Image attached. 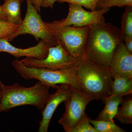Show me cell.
Here are the masks:
<instances>
[{
    "mask_svg": "<svg viewBox=\"0 0 132 132\" xmlns=\"http://www.w3.org/2000/svg\"><path fill=\"white\" fill-rule=\"evenodd\" d=\"M26 1L27 11L26 16L19 25L17 31L9 38L8 41H12L18 36L28 34L34 36L37 40L39 39L45 40L49 47L57 45L58 43L49 32L31 1Z\"/></svg>",
    "mask_w": 132,
    "mask_h": 132,
    "instance_id": "obj_6",
    "label": "cell"
},
{
    "mask_svg": "<svg viewBox=\"0 0 132 132\" xmlns=\"http://www.w3.org/2000/svg\"><path fill=\"white\" fill-rule=\"evenodd\" d=\"M93 100L90 95L72 87L71 95L64 102L65 111L58 121L65 132H71L83 119L86 108Z\"/></svg>",
    "mask_w": 132,
    "mask_h": 132,
    "instance_id": "obj_7",
    "label": "cell"
},
{
    "mask_svg": "<svg viewBox=\"0 0 132 132\" xmlns=\"http://www.w3.org/2000/svg\"><path fill=\"white\" fill-rule=\"evenodd\" d=\"M132 6V0H99L97 3V9L103 8H110L112 7H123Z\"/></svg>",
    "mask_w": 132,
    "mask_h": 132,
    "instance_id": "obj_19",
    "label": "cell"
},
{
    "mask_svg": "<svg viewBox=\"0 0 132 132\" xmlns=\"http://www.w3.org/2000/svg\"><path fill=\"white\" fill-rule=\"evenodd\" d=\"M24 0H21V3L23 2L24 1Z\"/></svg>",
    "mask_w": 132,
    "mask_h": 132,
    "instance_id": "obj_28",
    "label": "cell"
},
{
    "mask_svg": "<svg viewBox=\"0 0 132 132\" xmlns=\"http://www.w3.org/2000/svg\"><path fill=\"white\" fill-rule=\"evenodd\" d=\"M132 94L126 96L121 104V106L118 108L114 118H116L123 125L132 124Z\"/></svg>",
    "mask_w": 132,
    "mask_h": 132,
    "instance_id": "obj_15",
    "label": "cell"
},
{
    "mask_svg": "<svg viewBox=\"0 0 132 132\" xmlns=\"http://www.w3.org/2000/svg\"><path fill=\"white\" fill-rule=\"evenodd\" d=\"M45 23L57 42L69 54L77 59L84 58V47L89 26H64L61 20Z\"/></svg>",
    "mask_w": 132,
    "mask_h": 132,
    "instance_id": "obj_5",
    "label": "cell"
},
{
    "mask_svg": "<svg viewBox=\"0 0 132 132\" xmlns=\"http://www.w3.org/2000/svg\"><path fill=\"white\" fill-rule=\"evenodd\" d=\"M12 65L17 72L25 79L37 80L53 88H58V84H67L76 90L83 92L76 76V65L55 70L29 68L22 64L17 59L13 61Z\"/></svg>",
    "mask_w": 132,
    "mask_h": 132,
    "instance_id": "obj_4",
    "label": "cell"
},
{
    "mask_svg": "<svg viewBox=\"0 0 132 132\" xmlns=\"http://www.w3.org/2000/svg\"><path fill=\"white\" fill-rule=\"evenodd\" d=\"M69 4L68 15L65 19L61 20L64 26L83 27L105 22L104 15L110 10L109 8H103L88 12L80 5Z\"/></svg>",
    "mask_w": 132,
    "mask_h": 132,
    "instance_id": "obj_9",
    "label": "cell"
},
{
    "mask_svg": "<svg viewBox=\"0 0 132 132\" xmlns=\"http://www.w3.org/2000/svg\"><path fill=\"white\" fill-rule=\"evenodd\" d=\"M124 42L120 29L110 22L89 26L84 47V58L109 68L114 52Z\"/></svg>",
    "mask_w": 132,
    "mask_h": 132,
    "instance_id": "obj_1",
    "label": "cell"
},
{
    "mask_svg": "<svg viewBox=\"0 0 132 132\" xmlns=\"http://www.w3.org/2000/svg\"><path fill=\"white\" fill-rule=\"evenodd\" d=\"M21 0H4L1 6L10 24L19 25L22 21L21 14Z\"/></svg>",
    "mask_w": 132,
    "mask_h": 132,
    "instance_id": "obj_14",
    "label": "cell"
},
{
    "mask_svg": "<svg viewBox=\"0 0 132 132\" xmlns=\"http://www.w3.org/2000/svg\"><path fill=\"white\" fill-rule=\"evenodd\" d=\"M57 0H44L42 3L41 7H50L53 9L55 3Z\"/></svg>",
    "mask_w": 132,
    "mask_h": 132,
    "instance_id": "obj_24",
    "label": "cell"
},
{
    "mask_svg": "<svg viewBox=\"0 0 132 132\" xmlns=\"http://www.w3.org/2000/svg\"><path fill=\"white\" fill-rule=\"evenodd\" d=\"M1 94H0V103H1Z\"/></svg>",
    "mask_w": 132,
    "mask_h": 132,
    "instance_id": "obj_27",
    "label": "cell"
},
{
    "mask_svg": "<svg viewBox=\"0 0 132 132\" xmlns=\"http://www.w3.org/2000/svg\"><path fill=\"white\" fill-rule=\"evenodd\" d=\"M50 88L40 81L28 87L18 83L7 86L0 81V112H8L12 108L26 105L43 109L46 105Z\"/></svg>",
    "mask_w": 132,
    "mask_h": 132,
    "instance_id": "obj_3",
    "label": "cell"
},
{
    "mask_svg": "<svg viewBox=\"0 0 132 132\" xmlns=\"http://www.w3.org/2000/svg\"><path fill=\"white\" fill-rule=\"evenodd\" d=\"M55 93L49 94L45 107L42 112V119L39 122V132H47L53 114L57 107L71 95L72 87L67 84H61Z\"/></svg>",
    "mask_w": 132,
    "mask_h": 132,
    "instance_id": "obj_10",
    "label": "cell"
},
{
    "mask_svg": "<svg viewBox=\"0 0 132 132\" xmlns=\"http://www.w3.org/2000/svg\"><path fill=\"white\" fill-rule=\"evenodd\" d=\"M109 68L113 79L132 78V54L127 51L124 42L114 52Z\"/></svg>",
    "mask_w": 132,
    "mask_h": 132,
    "instance_id": "obj_11",
    "label": "cell"
},
{
    "mask_svg": "<svg viewBox=\"0 0 132 132\" xmlns=\"http://www.w3.org/2000/svg\"><path fill=\"white\" fill-rule=\"evenodd\" d=\"M90 119L86 113L83 119L73 128L71 132H97L90 124Z\"/></svg>",
    "mask_w": 132,
    "mask_h": 132,
    "instance_id": "obj_21",
    "label": "cell"
},
{
    "mask_svg": "<svg viewBox=\"0 0 132 132\" xmlns=\"http://www.w3.org/2000/svg\"><path fill=\"white\" fill-rule=\"evenodd\" d=\"M49 47L43 39L35 46L27 48L15 47L9 42L3 38H0V52H6L16 58L26 57L42 60L47 56Z\"/></svg>",
    "mask_w": 132,
    "mask_h": 132,
    "instance_id": "obj_12",
    "label": "cell"
},
{
    "mask_svg": "<svg viewBox=\"0 0 132 132\" xmlns=\"http://www.w3.org/2000/svg\"><path fill=\"white\" fill-rule=\"evenodd\" d=\"M31 3L34 6L37 11H40V8L42 3L44 0H30Z\"/></svg>",
    "mask_w": 132,
    "mask_h": 132,
    "instance_id": "obj_25",
    "label": "cell"
},
{
    "mask_svg": "<svg viewBox=\"0 0 132 132\" xmlns=\"http://www.w3.org/2000/svg\"><path fill=\"white\" fill-rule=\"evenodd\" d=\"M80 59L69 54L58 43L55 46L49 47L47 56L44 59L39 60L26 57L20 61L28 67L55 70L75 67Z\"/></svg>",
    "mask_w": 132,
    "mask_h": 132,
    "instance_id": "obj_8",
    "label": "cell"
},
{
    "mask_svg": "<svg viewBox=\"0 0 132 132\" xmlns=\"http://www.w3.org/2000/svg\"><path fill=\"white\" fill-rule=\"evenodd\" d=\"M99 0H57L60 3L67 2L75 4L90 9L91 11L97 10V3Z\"/></svg>",
    "mask_w": 132,
    "mask_h": 132,
    "instance_id": "obj_22",
    "label": "cell"
},
{
    "mask_svg": "<svg viewBox=\"0 0 132 132\" xmlns=\"http://www.w3.org/2000/svg\"><path fill=\"white\" fill-rule=\"evenodd\" d=\"M90 124L97 132H125L126 130L116 125L114 122L103 120H93L90 119Z\"/></svg>",
    "mask_w": 132,
    "mask_h": 132,
    "instance_id": "obj_18",
    "label": "cell"
},
{
    "mask_svg": "<svg viewBox=\"0 0 132 132\" xmlns=\"http://www.w3.org/2000/svg\"><path fill=\"white\" fill-rule=\"evenodd\" d=\"M19 26L7 21H0V38L8 41L9 38L17 31Z\"/></svg>",
    "mask_w": 132,
    "mask_h": 132,
    "instance_id": "obj_20",
    "label": "cell"
},
{
    "mask_svg": "<svg viewBox=\"0 0 132 132\" xmlns=\"http://www.w3.org/2000/svg\"><path fill=\"white\" fill-rule=\"evenodd\" d=\"M121 35L125 37H132V6H126L121 21Z\"/></svg>",
    "mask_w": 132,
    "mask_h": 132,
    "instance_id": "obj_17",
    "label": "cell"
},
{
    "mask_svg": "<svg viewBox=\"0 0 132 132\" xmlns=\"http://www.w3.org/2000/svg\"><path fill=\"white\" fill-rule=\"evenodd\" d=\"M123 96H109L105 99L104 109L99 113L96 120L114 122L115 117L119 106L123 100Z\"/></svg>",
    "mask_w": 132,
    "mask_h": 132,
    "instance_id": "obj_13",
    "label": "cell"
},
{
    "mask_svg": "<svg viewBox=\"0 0 132 132\" xmlns=\"http://www.w3.org/2000/svg\"><path fill=\"white\" fill-rule=\"evenodd\" d=\"M113 79L110 96H124L132 94V78H116Z\"/></svg>",
    "mask_w": 132,
    "mask_h": 132,
    "instance_id": "obj_16",
    "label": "cell"
},
{
    "mask_svg": "<svg viewBox=\"0 0 132 132\" xmlns=\"http://www.w3.org/2000/svg\"><path fill=\"white\" fill-rule=\"evenodd\" d=\"M76 73L82 92L94 100L104 101L111 96L113 78L109 68L83 58L76 64Z\"/></svg>",
    "mask_w": 132,
    "mask_h": 132,
    "instance_id": "obj_2",
    "label": "cell"
},
{
    "mask_svg": "<svg viewBox=\"0 0 132 132\" xmlns=\"http://www.w3.org/2000/svg\"><path fill=\"white\" fill-rule=\"evenodd\" d=\"M123 40L127 51L132 54V37H125Z\"/></svg>",
    "mask_w": 132,
    "mask_h": 132,
    "instance_id": "obj_23",
    "label": "cell"
},
{
    "mask_svg": "<svg viewBox=\"0 0 132 132\" xmlns=\"http://www.w3.org/2000/svg\"><path fill=\"white\" fill-rule=\"evenodd\" d=\"M7 17L3 11L1 6H0V21H7Z\"/></svg>",
    "mask_w": 132,
    "mask_h": 132,
    "instance_id": "obj_26",
    "label": "cell"
}]
</instances>
